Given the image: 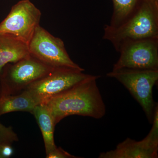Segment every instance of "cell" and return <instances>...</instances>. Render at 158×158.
<instances>
[{
    "label": "cell",
    "instance_id": "ba28073f",
    "mask_svg": "<svg viewBox=\"0 0 158 158\" xmlns=\"http://www.w3.org/2000/svg\"><path fill=\"white\" fill-rule=\"evenodd\" d=\"M113 69H158V38L135 40L123 44Z\"/></svg>",
    "mask_w": 158,
    "mask_h": 158
},
{
    "label": "cell",
    "instance_id": "9c48e42d",
    "mask_svg": "<svg viewBox=\"0 0 158 158\" xmlns=\"http://www.w3.org/2000/svg\"><path fill=\"white\" fill-rule=\"evenodd\" d=\"M158 110L156 106L152 127L143 140L137 141L127 138L119 143L116 149L100 154V158H158Z\"/></svg>",
    "mask_w": 158,
    "mask_h": 158
},
{
    "label": "cell",
    "instance_id": "6da1fadb",
    "mask_svg": "<svg viewBox=\"0 0 158 158\" xmlns=\"http://www.w3.org/2000/svg\"><path fill=\"white\" fill-rule=\"evenodd\" d=\"M100 76L90 75L71 88L44 103L55 125L71 115L102 118L106 109L97 80Z\"/></svg>",
    "mask_w": 158,
    "mask_h": 158
},
{
    "label": "cell",
    "instance_id": "277c9868",
    "mask_svg": "<svg viewBox=\"0 0 158 158\" xmlns=\"http://www.w3.org/2000/svg\"><path fill=\"white\" fill-rule=\"evenodd\" d=\"M107 76L116 79L129 91L152 123L156 108L152 90L158 80V69H113Z\"/></svg>",
    "mask_w": 158,
    "mask_h": 158
},
{
    "label": "cell",
    "instance_id": "7c38bea8",
    "mask_svg": "<svg viewBox=\"0 0 158 158\" xmlns=\"http://www.w3.org/2000/svg\"><path fill=\"white\" fill-rule=\"evenodd\" d=\"M37 105L26 90L15 95H0V116L13 112L32 113Z\"/></svg>",
    "mask_w": 158,
    "mask_h": 158
},
{
    "label": "cell",
    "instance_id": "30bf717a",
    "mask_svg": "<svg viewBox=\"0 0 158 158\" xmlns=\"http://www.w3.org/2000/svg\"><path fill=\"white\" fill-rule=\"evenodd\" d=\"M39 126L44 141L46 154L55 149L56 146L54 141V131L56 125L51 112L44 104L37 105L32 111Z\"/></svg>",
    "mask_w": 158,
    "mask_h": 158
},
{
    "label": "cell",
    "instance_id": "9a60e30c",
    "mask_svg": "<svg viewBox=\"0 0 158 158\" xmlns=\"http://www.w3.org/2000/svg\"><path fill=\"white\" fill-rule=\"evenodd\" d=\"M47 158H75V156L72 155L61 147H56L51 152L46 155Z\"/></svg>",
    "mask_w": 158,
    "mask_h": 158
},
{
    "label": "cell",
    "instance_id": "7a4b0ae2",
    "mask_svg": "<svg viewBox=\"0 0 158 158\" xmlns=\"http://www.w3.org/2000/svg\"><path fill=\"white\" fill-rule=\"evenodd\" d=\"M103 37L118 52L126 43L158 38V0H142L137 11L121 25H105Z\"/></svg>",
    "mask_w": 158,
    "mask_h": 158
},
{
    "label": "cell",
    "instance_id": "4fadbf2b",
    "mask_svg": "<svg viewBox=\"0 0 158 158\" xmlns=\"http://www.w3.org/2000/svg\"><path fill=\"white\" fill-rule=\"evenodd\" d=\"M113 11L110 24L116 27L129 18L139 8L142 0H112Z\"/></svg>",
    "mask_w": 158,
    "mask_h": 158
},
{
    "label": "cell",
    "instance_id": "2e32d148",
    "mask_svg": "<svg viewBox=\"0 0 158 158\" xmlns=\"http://www.w3.org/2000/svg\"><path fill=\"white\" fill-rule=\"evenodd\" d=\"M13 154V149L11 145H0V158H8Z\"/></svg>",
    "mask_w": 158,
    "mask_h": 158
},
{
    "label": "cell",
    "instance_id": "5b68a950",
    "mask_svg": "<svg viewBox=\"0 0 158 158\" xmlns=\"http://www.w3.org/2000/svg\"><path fill=\"white\" fill-rule=\"evenodd\" d=\"M41 13L29 0H22L12 6L0 23V34L28 46L40 26Z\"/></svg>",
    "mask_w": 158,
    "mask_h": 158
},
{
    "label": "cell",
    "instance_id": "8992f818",
    "mask_svg": "<svg viewBox=\"0 0 158 158\" xmlns=\"http://www.w3.org/2000/svg\"><path fill=\"white\" fill-rule=\"evenodd\" d=\"M83 68H58L25 89L37 104H43L86 78Z\"/></svg>",
    "mask_w": 158,
    "mask_h": 158
},
{
    "label": "cell",
    "instance_id": "8fae6325",
    "mask_svg": "<svg viewBox=\"0 0 158 158\" xmlns=\"http://www.w3.org/2000/svg\"><path fill=\"white\" fill-rule=\"evenodd\" d=\"M30 56L28 46L0 34V74L7 64Z\"/></svg>",
    "mask_w": 158,
    "mask_h": 158
},
{
    "label": "cell",
    "instance_id": "5bb4252c",
    "mask_svg": "<svg viewBox=\"0 0 158 158\" xmlns=\"http://www.w3.org/2000/svg\"><path fill=\"white\" fill-rule=\"evenodd\" d=\"M19 141L17 134L11 127L5 126L0 122V145H12Z\"/></svg>",
    "mask_w": 158,
    "mask_h": 158
},
{
    "label": "cell",
    "instance_id": "52a82bcc",
    "mask_svg": "<svg viewBox=\"0 0 158 158\" xmlns=\"http://www.w3.org/2000/svg\"><path fill=\"white\" fill-rule=\"evenodd\" d=\"M32 56L54 68L81 69L71 59L62 39L38 26L28 46Z\"/></svg>",
    "mask_w": 158,
    "mask_h": 158
},
{
    "label": "cell",
    "instance_id": "3957f363",
    "mask_svg": "<svg viewBox=\"0 0 158 158\" xmlns=\"http://www.w3.org/2000/svg\"><path fill=\"white\" fill-rule=\"evenodd\" d=\"M56 68L30 55L14 63L7 64L0 74V95H15L42 78Z\"/></svg>",
    "mask_w": 158,
    "mask_h": 158
}]
</instances>
